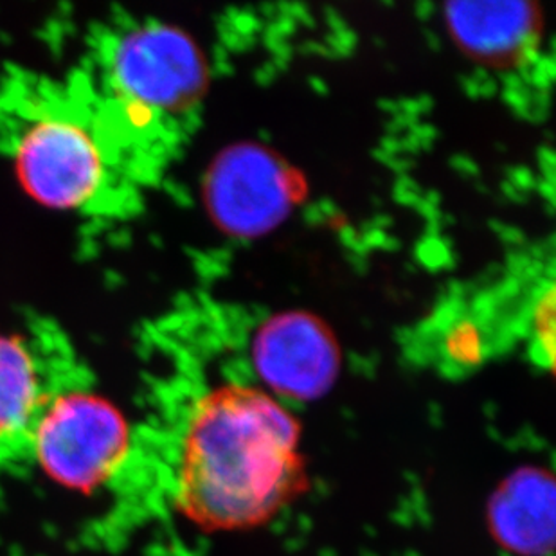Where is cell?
Returning a JSON list of instances; mask_svg holds the SVG:
<instances>
[{
  "instance_id": "1",
  "label": "cell",
  "mask_w": 556,
  "mask_h": 556,
  "mask_svg": "<svg viewBox=\"0 0 556 556\" xmlns=\"http://www.w3.org/2000/svg\"><path fill=\"white\" fill-rule=\"evenodd\" d=\"M306 486L300 420L274 394L224 383L194 402L177 472L186 519L205 531L251 530Z\"/></svg>"
},
{
  "instance_id": "2",
  "label": "cell",
  "mask_w": 556,
  "mask_h": 556,
  "mask_svg": "<svg viewBox=\"0 0 556 556\" xmlns=\"http://www.w3.org/2000/svg\"><path fill=\"white\" fill-rule=\"evenodd\" d=\"M0 150L33 199L73 215H117L134 182L74 71L65 79L27 68L5 73Z\"/></svg>"
},
{
  "instance_id": "3",
  "label": "cell",
  "mask_w": 556,
  "mask_h": 556,
  "mask_svg": "<svg viewBox=\"0 0 556 556\" xmlns=\"http://www.w3.org/2000/svg\"><path fill=\"white\" fill-rule=\"evenodd\" d=\"M74 74L131 179L207 89L210 68L188 33L128 16L96 26Z\"/></svg>"
},
{
  "instance_id": "4",
  "label": "cell",
  "mask_w": 556,
  "mask_h": 556,
  "mask_svg": "<svg viewBox=\"0 0 556 556\" xmlns=\"http://www.w3.org/2000/svg\"><path fill=\"white\" fill-rule=\"evenodd\" d=\"M27 441L49 478L90 492L122 470L130 454V427L101 394L59 378Z\"/></svg>"
},
{
  "instance_id": "5",
  "label": "cell",
  "mask_w": 556,
  "mask_h": 556,
  "mask_svg": "<svg viewBox=\"0 0 556 556\" xmlns=\"http://www.w3.org/2000/svg\"><path fill=\"white\" fill-rule=\"evenodd\" d=\"M298 193L294 172L256 142L226 148L205 175L211 220L231 237H260L281 226L294 210Z\"/></svg>"
},
{
  "instance_id": "6",
  "label": "cell",
  "mask_w": 556,
  "mask_h": 556,
  "mask_svg": "<svg viewBox=\"0 0 556 556\" xmlns=\"http://www.w3.org/2000/svg\"><path fill=\"white\" fill-rule=\"evenodd\" d=\"M252 368L276 399L314 402L341 375V346L317 315L289 309L257 328L251 342Z\"/></svg>"
},
{
  "instance_id": "7",
  "label": "cell",
  "mask_w": 556,
  "mask_h": 556,
  "mask_svg": "<svg viewBox=\"0 0 556 556\" xmlns=\"http://www.w3.org/2000/svg\"><path fill=\"white\" fill-rule=\"evenodd\" d=\"M31 331H0V446L27 440L59 382L54 361L63 346L56 330L38 325Z\"/></svg>"
},
{
  "instance_id": "8",
  "label": "cell",
  "mask_w": 556,
  "mask_h": 556,
  "mask_svg": "<svg viewBox=\"0 0 556 556\" xmlns=\"http://www.w3.org/2000/svg\"><path fill=\"white\" fill-rule=\"evenodd\" d=\"M501 547L519 556H546L555 544V481L542 468H520L504 479L489 506Z\"/></svg>"
},
{
  "instance_id": "9",
  "label": "cell",
  "mask_w": 556,
  "mask_h": 556,
  "mask_svg": "<svg viewBox=\"0 0 556 556\" xmlns=\"http://www.w3.org/2000/svg\"><path fill=\"white\" fill-rule=\"evenodd\" d=\"M445 22L465 53L495 65L525 59L541 33V13L528 2H452Z\"/></svg>"
}]
</instances>
